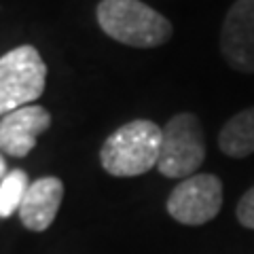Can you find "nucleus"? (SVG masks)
<instances>
[{"mask_svg": "<svg viewBox=\"0 0 254 254\" xmlns=\"http://www.w3.org/2000/svg\"><path fill=\"white\" fill-rule=\"evenodd\" d=\"M237 220L244 227L254 229V187L250 190H246L240 203H237Z\"/></svg>", "mask_w": 254, "mask_h": 254, "instance_id": "nucleus-11", "label": "nucleus"}, {"mask_svg": "<svg viewBox=\"0 0 254 254\" xmlns=\"http://www.w3.org/2000/svg\"><path fill=\"white\" fill-rule=\"evenodd\" d=\"M220 51L233 70L254 74V0H237L227 11Z\"/></svg>", "mask_w": 254, "mask_h": 254, "instance_id": "nucleus-6", "label": "nucleus"}, {"mask_svg": "<svg viewBox=\"0 0 254 254\" xmlns=\"http://www.w3.org/2000/svg\"><path fill=\"white\" fill-rule=\"evenodd\" d=\"M28 187V174L23 170H13L2 178L0 182V218H6L19 210Z\"/></svg>", "mask_w": 254, "mask_h": 254, "instance_id": "nucleus-10", "label": "nucleus"}, {"mask_svg": "<svg viewBox=\"0 0 254 254\" xmlns=\"http://www.w3.org/2000/svg\"><path fill=\"white\" fill-rule=\"evenodd\" d=\"M64 199V185L60 178L45 176L28 187L19 205V218L30 231H45L53 225Z\"/></svg>", "mask_w": 254, "mask_h": 254, "instance_id": "nucleus-8", "label": "nucleus"}, {"mask_svg": "<svg viewBox=\"0 0 254 254\" xmlns=\"http://www.w3.org/2000/svg\"><path fill=\"white\" fill-rule=\"evenodd\" d=\"M205 159V138L201 123L193 113L172 117L163 127L157 170L168 178H189Z\"/></svg>", "mask_w": 254, "mask_h": 254, "instance_id": "nucleus-4", "label": "nucleus"}, {"mask_svg": "<svg viewBox=\"0 0 254 254\" xmlns=\"http://www.w3.org/2000/svg\"><path fill=\"white\" fill-rule=\"evenodd\" d=\"M4 176H6V163H4L2 155H0V178H4Z\"/></svg>", "mask_w": 254, "mask_h": 254, "instance_id": "nucleus-12", "label": "nucleus"}, {"mask_svg": "<svg viewBox=\"0 0 254 254\" xmlns=\"http://www.w3.org/2000/svg\"><path fill=\"white\" fill-rule=\"evenodd\" d=\"M163 127L153 121L138 119L121 125L106 138L100 150V161L110 176L129 178L157 168L161 153Z\"/></svg>", "mask_w": 254, "mask_h": 254, "instance_id": "nucleus-1", "label": "nucleus"}, {"mask_svg": "<svg viewBox=\"0 0 254 254\" xmlns=\"http://www.w3.org/2000/svg\"><path fill=\"white\" fill-rule=\"evenodd\" d=\"M218 146L225 155L235 159L254 153V106L244 108L222 125Z\"/></svg>", "mask_w": 254, "mask_h": 254, "instance_id": "nucleus-9", "label": "nucleus"}, {"mask_svg": "<svg viewBox=\"0 0 254 254\" xmlns=\"http://www.w3.org/2000/svg\"><path fill=\"white\" fill-rule=\"evenodd\" d=\"M51 125L49 110L36 104L17 108L0 119V150L11 157H26L36 146V138Z\"/></svg>", "mask_w": 254, "mask_h": 254, "instance_id": "nucleus-7", "label": "nucleus"}, {"mask_svg": "<svg viewBox=\"0 0 254 254\" xmlns=\"http://www.w3.org/2000/svg\"><path fill=\"white\" fill-rule=\"evenodd\" d=\"M222 208V182L214 174H193L168 197V212L182 225H205Z\"/></svg>", "mask_w": 254, "mask_h": 254, "instance_id": "nucleus-5", "label": "nucleus"}, {"mask_svg": "<svg viewBox=\"0 0 254 254\" xmlns=\"http://www.w3.org/2000/svg\"><path fill=\"white\" fill-rule=\"evenodd\" d=\"M47 66L38 49L21 45L0 58V117L30 106L43 95Z\"/></svg>", "mask_w": 254, "mask_h": 254, "instance_id": "nucleus-3", "label": "nucleus"}, {"mask_svg": "<svg viewBox=\"0 0 254 254\" xmlns=\"http://www.w3.org/2000/svg\"><path fill=\"white\" fill-rule=\"evenodd\" d=\"M95 15L110 38L136 49H153L172 36V23L142 0H102Z\"/></svg>", "mask_w": 254, "mask_h": 254, "instance_id": "nucleus-2", "label": "nucleus"}]
</instances>
